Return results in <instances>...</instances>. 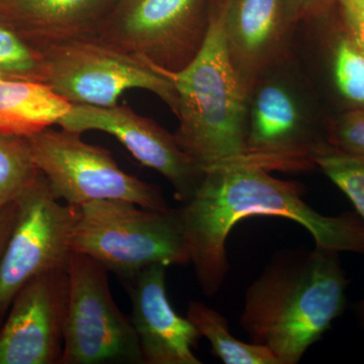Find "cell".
Returning <instances> with one entry per match:
<instances>
[{
    "label": "cell",
    "mask_w": 364,
    "mask_h": 364,
    "mask_svg": "<svg viewBox=\"0 0 364 364\" xmlns=\"http://www.w3.org/2000/svg\"><path fill=\"white\" fill-rule=\"evenodd\" d=\"M301 195L299 184L275 178L255 165L236 163L205 172L195 195L177 208L191 263L205 296H215L227 279L228 237L246 218H286L310 232L318 247L364 254V224L358 215L320 214Z\"/></svg>",
    "instance_id": "1"
},
{
    "label": "cell",
    "mask_w": 364,
    "mask_h": 364,
    "mask_svg": "<svg viewBox=\"0 0 364 364\" xmlns=\"http://www.w3.org/2000/svg\"><path fill=\"white\" fill-rule=\"evenodd\" d=\"M348 284L339 252L282 250L248 287L239 322L279 364L299 363L343 314Z\"/></svg>",
    "instance_id": "2"
},
{
    "label": "cell",
    "mask_w": 364,
    "mask_h": 364,
    "mask_svg": "<svg viewBox=\"0 0 364 364\" xmlns=\"http://www.w3.org/2000/svg\"><path fill=\"white\" fill-rule=\"evenodd\" d=\"M176 91L174 134L181 149L203 173L247 161L248 95L235 68L219 11H210L207 35L188 66L166 71Z\"/></svg>",
    "instance_id": "3"
},
{
    "label": "cell",
    "mask_w": 364,
    "mask_h": 364,
    "mask_svg": "<svg viewBox=\"0 0 364 364\" xmlns=\"http://www.w3.org/2000/svg\"><path fill=\"white\" fill-rule=\"evenodd\" d=\"M72 247L124 279L158 263H191L177 208L154 210L128 200L80 205Z\"/></svg>",
    "instance_id": "4"
},
{
    "label": "cell",
    "mask_w": 364,
    "mask_h": 364,
    "mask_svg": "<svg viewBox=\"0 0 364 364\" xmlns=\"http://www.w3.org/2000/svg\"><path fill=\"white\" fill-rule=\"evenodd\" d=\"M38 53L41 83L71 105L111 107L126 91L140 88L156 95L172 112L176 109V91L168 78L97 38L67 41Z\"/></svg>",
    "instance_id": "5"
},
{
    "label": "cell",
    "mask_w": 364,
    "mask_h": 364,
    "mask_svg": "<svg viewBox=\"0 0 364 364\" xmlns=\"http://www.w3.org/2000/svg\"><path fill=\"white\" fill-rule=\"evenodd\" d=\"M28 140L36 165L57 200L77 207L121 200L154 210L168 208L157 188L119 168L109 151L85 142L81 134L50 127Z\"/></svg>",
    "instance_id": "6"
},
{
    "label": "cell",
    "mask_w": 364,
    "mask_h": 364,
    "mask_svg": "<svg viewBox=\"0 0 364 364\" xmlns=\"http://www.w3.org/2000/svg\"><path fill=\"white\" fill-rule=\"evenodd\" d=\"M64 347L59 364H144L138 336L117 308L107 268L72 253Z\"/></svg>",
    "instance_id": "7"
},
{
    "label": "cell",
    "mask_w": 364,
    "mask_h": 364,
    "mask_svg": "<svg viewBox=\"0 0 364 364\" xmlns=\"http://www.w3.org/2000/svg\"><path fill=\"white\" fill-rule=\"evenodd\" d=\"M210 16L208 0H119L95 37L151 66L178 71L200 51Z\"/></svg>",
    "instance_id": "8"
},
{
    "label": "cell",
    "mask_w": 364,
    "mask_h": 364,
    "mask_svg": "<svg viewBox=\"0 0 364 364\" xmlns=\"http://www.w3.org/2000/svg\"><path fill=\"white\" fill-rule=\"evenodd\" d=\"M16 203V224L0 259V328L26 282L68 270L79 217V207L60 203L42 173Z\"/></svg>",
    "instance_id": "9"
},
{
    "label": "cell",
    "mask_w": 364,
    "mask_h": 364,
    "mask_svg": "<svg viewBox=\"0 0 364 364\" xmlns=\"http://www.w3.org/2000/svg\"><path fill=\"white\" fill-rule=\"evenodd\" d=\"M57 124L79 134L100 131L114 136L141 164L164 176L173 186L174 196L181 203L195 195L205 176L181 149L176 135L124 105H71Z\"/></svg>",
    "instance_id": "10"
},
{
    "label": "cell",
    "mask_w": 364,
    "mask_h": 364,
    "mask_svg": "<svg viewBox=\"0 0 364 364\" xmlns=\"http://www.w3.org/2000/svg\"><path fill=\"white\" fill-rule=\"evenodd\" d=\"M68 299V270L26 282L0 328V364H59Z\"/></svg>",
    "instance_id": "11"
},
{
    "label": "cell",
    "mask_w": 364,
    "mask_h": 364,
    "mask_svg": "<svg viewBox=\"0 0 364 364\" xmlns=\"http://www.w3.org/2000/svg\"><path fill=\"white\" fill-rule=\"evenodd\" d=\"M248 117V164L267 171L311 168L317 151L328 144L306 133L296 98L279 83L256 90Z\"/></svg>",
    "instance_id": "12"
},
{
    "label": "cell",
    "mask_w": 364,
    "mask_h": 364,
    "mask_svg": "<svg viewBox=\"0 0 364 364\" xmlns=\"http://www.w3.org/2000/svg\"><path fill=\"white\" fill-rule=\"evenodd\" d=\"M167 265H151L130 279L132 323L144 364H202L193 348L200 332L172 308L166 293Z\"/></svg>",
    "instance_id": "13"
},
{
    "label": "cell",
    "mask_w": 364,
    "mask_h": 364,
    "mask_svg": "<svg viewBox=\"0 0 364 364\" xmlns=\"http://www.w3.org/2000/svg\"><path fill=\"white\" fill-rule=\"evenodd\" d=\"M218 11L230 57L251 90L279 54L291 25L286 0H224Z\"/></svg>",
    "instance_id": "14"
},
{
    "label": "cell",
    "mask_w": 364,
    "mask_h": 364,
    "mask_svg": "<svg viewBox=\"0 0 364 364\" xmlns=\"http://www.w3.org/2000/svg\"><path fill=\"white\" fill-rule=\"evenodd\" d=\"M119 0H0V25L36 52L95 37Z\"/></svg>",
    "instance_id": "15"
},
{
    "label": "cell",
    "mask_w": 364,
    "mask_h": 364,
    "mask_svg": "<svg viewBox=\"0 0 364 364\" xmlns=\"http://www.w3.org/2000/svg\"><path fill=\"white\" fill-rule=\"evenodd\" d=\"M71 104L41 82L0 80V133L30 136L58 124Z\"/></svg>",
    "instance_id": "16"
},
{
    "label": "cell",
    "mask_w": 364,
    "mask_h": 364,
    "mask_svg": "<svg viewBox=\"0 0 364 364\" xmlns=\"http://www.w3.org/2000/svg\"><path fill=\"white\" fill-rule=\"evenodd\" d=\"M186 314L200 336L210 342L212 353L225 364H279L265 347L235 338L227 318L202 301H189Z\"/></svg>",
    "instance_id": "17"
},
{
    "label": "cell",
    "mask_w": 364,
    "mask_h": 364,
    "mask_svg": "<svg viewBox=\"0 0 364 364\" xmlns=\"http://www.w3.org/2000/svg\"><path fill=\"white\" fill-rule=\"evenodd\" d=\"M40 173L28 136L0 133V207L16 203Z\"/></svg>",
    "instance_id": "18"
},
{
    "label": "cell",
    "mask_w": 364,
    "mask_h": 364,
    "mask_svg": "<svg viewBox=\"0 0 364 364\" xmlns=\"http://www.w3.org/2000/svg\"><path fill=\"white\" fill-rule=\"evenodd\" d=\"M314 163L351 200L364 224V158L347 154L328 144L317 151Z\"/></svg>",
    "instance_id": "19"
},
{
    "label": "cell",
    "mask_w": 364,
    "mask_h": 364,
    "mask_svg": "<svg viewBox=\"0 0 364 364\" xmlns=\"http://www.w3.org/2000/svg\"><path fill=\"white\" fill-rule=\"evenodd\" d=\"M333 75L344 100L354 109L364 111V54L347 36L335 45Z\"/></svg>",
    "instance_id": "20"
},
{
    "label": "cell",
    "mask_w": 364,
    "mask_h": 364,
    "mask_svg": "<svg viewBox=\"0 0 364 364\" xmlns=\"http://www.w3.org/2000/svg\"><path fill=\"white\" fill-rule=\"evenodd\" d=\"M0 73L11 80L41 82L39 53L2 25H0Z\"/></svg>",
    "instance_id": "21"
},
{
    "label": "cell",
    "mask_w": 364,
    "mask_h": 364,
    "mask_svg": "<svg viewBox=\"0 0 364 364\" xmlns=\"http://www.w3.org/2000/svg\"><path fill=\"white\" fill-rule=\"evenodd\" d=\"M328 144L347 154L364 158V111L353 109L341 117Z\"/></svg>",
    "instance_id": "22"
},
{
    "label": "cell",
    "mask_w": 364,
    "mask_h": 364,
    "mask_svg": "<svg viewBox=\"0 0 364 364\" xmlns=\"http://www.w3.org/2000/svg\"><path fill=\"white\" fill-rule=\"evenodd\" d=\"M341 9L347 37L364 54V11L352 0H337Z\"/></svg>",
    "instance_id": "23"
},
{
    "label": "cell",
    "mask_w": 364,
    "mask_h": 364,
    "mask_svg": "<svg viewBox=\"0 0 364 364\" xmlns=\"http://www.w3.org/2000/svg\"><path fill=\"white\" fill-rule=\"evenodd\" d=\"M329 0H286L287 13L291 23L313 16L323 9Z\"/></svg>",
    "instance_id": "24"
},
{
    "label": "cell",
    "mask_w": 364,
    "mask_h": 364,
    "mask_svg": "<svg viewBox=\"0 0 364 364\" xmlns=\"http://www.w3.org/2000/svg\"><path fill=\"white\" fill-rule=\"evenodd\" d=\"M18 215V203H9L0 207V259L13 233Z\"/></svg>",
    "instance_id": "25"
},
{
    "label": "cell",
    "mask_w": 364,
    "mask_h": 364,
    "mask_svg": "<svg viewBox=\"0 0 364 364\" xmlns=\"http://www.w3.org/2000/svg\"><path fill=\"white\" fill-rule=\"evenodd\" d=\"M353 310L359 323H360V325L364 328V299L354 304Z\"/></svg>",
    "instance_id": "26"
},
{
    "label": "cell",
    "mask_w": 364,
    "mask_h": 364,
    "mask_svg": "<svg viewBox=\"0 0 364 364\" xmlns=\"http://www.w3.org/2000/svg\"><path fill=\"white\" fill-rule=\"evenodd\" d=\"M352 1H353L361 11H364V0H352Z\"/></svg>",
    "instance_id": "27"
},
{
    "label": "cell",
    "mask_w": 364,
    "mask_h": 364,
    "mask_svg": "<svg viewBox=\"0 0 364 364\" xmlns=\"http://www.w3.org/2000/svg\"><path fill=\"white\" fill-rule=\"evenodd\" d=\"M1 79H6V78H4V76H2V74L0 73V80H1Z\"/></svg>",
    "instance_id": "28"
}]
</instances>
